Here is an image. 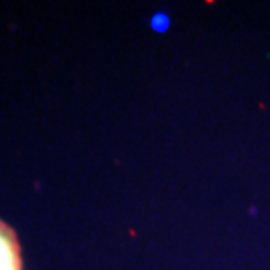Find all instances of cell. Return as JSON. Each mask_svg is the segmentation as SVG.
Returning a JSON list of instances; mask_svg holds the SVG:
<instances>
[{
    "label": "cell",
    "mask_w": 270,
    "mask_h": 270,
    "mask_svg": "<svg viewBox=\"0 0 270 270\" xmlns=\"http://www.w3.org/2000/svg\"><path fill=\"white\" fill-rule=\"evenodd\" d=\"M0 270H22V250L16 232L0 220Z\"/></svg>",
    "instance_id": "1"
}]
</instances>
